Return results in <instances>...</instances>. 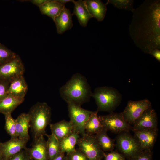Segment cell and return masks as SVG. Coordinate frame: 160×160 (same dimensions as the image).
Wrapping results in <instances>:
<instances>
[{
  "mask_svg": "<svg viewBox=\"0 0 160 160\" xmlns=\"http://www.w3.org/2000/svg\"><path fill=\"white\" fill-rule=\"evenodd\" d=\"M46 135L47 137L46 141L49 160H52L60 151L59 141L53 134Z\"/></svg>",
  "mask_w": 160,
  "mask_h": 160,
  "instance_id": "cell-26",
  "label": "cell"
},
{
  "mask_svg": "<svg viewBox=\"0 0 160 160\" xmlns=\"http://www.w3.org/2000/svg\"><path fill=\"white\" fill-rule=\"evenodd\" d=\"M64 152L60 151L58 155L52 160H66V156Z\"/></svg>",
  "mask_w": 160,
  "mask_h": 160,
  "instance_id": "cell-37",
  "label": "cell"
},
{
  "mask_svg": "<svg viewBox=\"0 0 160 160\" xmlns=\"http://www.w3.org/2000/svg\"><path fill=\"white\" fill-rule=\"evenodd\" d=\"M115 141V147L125 158L133 157L143 151L137 139L129 132L118 134Z\"/></svg>",
  "mask_w": 160,
  "mask_h": 160,
  "instance_id": "cell-5",
  "label": "cell"
},
{
  "mask_svg": "<svg viewBox=\"0 0 160 160\" xmlns=\"http://www.w3.org/2000/svg\"><path fill=\"white\" fill-rule=\"evenodd\" d=\"M9 84V82L0 79V100L7 94Z\"/></svg>",
  "mask_w": 160,
  "mask_h": 160,
  "instance_id": "cell-33",
  "label": "cell"
},
{
  "mask_svg": "<svg viewBox=\"0 0 160 160\" xmlns=\"http://www.w3.org/2000/svg\"><path fill=\"white\" fill-rule=\"evenodd\" d=\"M151 108V103L147 99L138 101L130 100L121 113L126 121L132 126L145 111Z\"/></svg>",
  "mask_w": 160,
  "mask_h": 160,
  "instance_id": "cell-9",
  "label": "cell"
},
{
  "mask_svg": "<svg viewBox=\"0 0 160 160\" xmlns=\"http://www.w3.org/2000/svg\"><path fill=\"white\" fill-rule=\"evenodd\" d=\"M48 0H30L29 1L39 7L46 2Z\"/></svg>",
  "mask_w": 160,
  "mask_h": 160,
  "instance_id": "cell-36",
  "label": "cell"
},
{
  "mask_svg": "<svg viewBox=\"0 0 160 160\" xmlns=\"http://www.w3.org/2000/svg\"><path fill=\"white\" fill-rule=\"evenodd\" d=\"M7 160H32L27 150V148L22 150Z\"/></svg>",
  "mask_w": 160,
  "mask_h": 160,
  "instance_id": "cell-31",
  "label": "cell"
},
{
  "mask_svg": "<svg viewBox=\"0 0 160 160\" xmlns=\"http://www.w3.org/2000/svg\"><path fill=\"white\" fill-rule=\"evenodd\" d=\"M50 127L51 134L54 135L59 141L73 131L71 122L65 120L50 124Z\"/></svg>",
  "mask_w": 160,
  "mask_h": 160,
  "instance_id": "cell-18",
  "label": "cell"
},
{
  "mask_svg": "<svg viewBox=\"0 0 160 160\" xmlns=\"http://www.w3.org/2000/svg\"><path fill=\"white\" fill-rule=\"evenodd\" d=\"M104 129L115 133L129 132L131 126L125 120L122 113L112 112L105 115L98 116Z\"/></svg>",
  "mask_w": 160,
  "mask_h": 160,
  "instance_id": "cell-7",
  "label": "cell"
},
{
  "mask_svg": "<svg viewBox=\"0 0 160 160\" xmlns=\"http://www.w3.org/2000/svg\"><path fill=\"white\" fill-rule=\"evenodd\" d=\"M134 136L137 140L142 151H152L158 135L157 128L136 131Z\"/></svg>",
  "mask_w": 160,
  "mask_h": 160,
  "instance_id": "cell-12",
  "label": "cell"
},
{
  "mask_svg": "<svg viewBox=\"0 0 160 160\" xmlns=\"http://www.w3.org/2000/svg\"><path fill=\"white\" fill-rule=\"evenodd\" d=\"M66 160H89L88 158L78 149L73 152L66 154Z\"/></svg>",
  "mask_w": 160,
  "mask_h": 160,
  "instance_id": "cell-30",
  "label": "cell"
},
{
  "mask_svg": "<svg viewBox=\"0 0 160 160\" xmlns=\"http://www.w3.org/2000/svg\"><path fill=\"white\" fill-rule=\"evenodd\" d=\"M28 140L18 138H11L9 140L0 143V151L4 160H7L9 158L22 150L25 149Z\"/></svg>",
  "mask_w": 160,
  "mask_h": 160,
  "instance_id": "cell-13",
  "label": "cell"
},
{
  "mask_svg": "<svg viewBox=\"0 0 160 160\" xmlns=\"http://www.w3.org/2000/svg\"><path fill=\"white\" fill-rule=\"evenodd\" d=\"M28 90V86L23 76L18 77L10 83L7 94L24 98Z\"/></svg>",
  "mask_w": 160,
  "mask_h": 160,
  "instance_id": "cell-20",
  "label": "cell"
},
{
  "mask_svg": "<svg viewBox=\"0 0 160 160\" xmlns=\"http://www.w3.org/2000/svg\"><path fill=\"white\" fill-rule=\"evenodd\" d=\"M61 97L67 104L81 106L89 101L92 92L86 78L79 73L73 74L60 89Z\"/></svg>",
  "mask_w": 160,
  "mask_h": 160,
  "instance_id": "cell-2",
  "label": "cell"
},
{
  "mask_svg": "<svg viewBox=\"0 0 160 160\" xmlns=\"http://www.w3.org/2000/svg\"><path fill=\"white\" fill-rule=\"evenodd\" d=\"M0 160H4V159L2 153L0 151Z\"/></svg>",
  "mask_w": 160,
  "mask_h": 160,
  "instance_id": "cell-39",
  "label": "cell"
},
{
  "mask_svg": "<svg viewBox=\"0 0 160 160\" xmlns=\"http://www.w3.org/2000/svg\"><path fill=\"white\" fill-rule=\"evenodd\" d=\"M107 131L103 128L95 135L100 147L104 152L113 151L115 147V140L108 136Z\"/></svg>",
  "mask_w": 160,
  "mask_h": 160,
  "instance_id": "cell-23",
  "label": "cell"
},
{
  "mask_svg": "<svg viewBox=\"0 0 160 160\" xmlns=\"http://www.w3.org/2000/svg\"><path fill=\"white\" fill-rule=\"evenodd\" d=\"M125 158H124L122 159L121 160H125Z\"/></svg>",
  "mask_w": 160,
  "mask_h": 160,
  "instance_id": "cell-40",
  "label": "cell"
},
{
  "mask_svg": "<svg viewBox=\"0 0 160 160\" xmlns=\"http://www.w3.org/2000/svg\"><path fill=\"white\" fill-rule=\"evenodd\" d=\"M28 113L34 140L41 135H45L46 128L51 120L50 106L45 102H38L31 108Z\"/></svg>",
  "mask_w": 160,
  "mask_h": 160,
  "instance_id": "cell-3",
  "label": "cell"
},
{
  "mask_svg": "<svg viewBox=\"0 0 160 160\" xmlns=\"http://www.w3.org/2000/svg\"><path fill=\"white\" fill-rule=\"evenodd\" d=\"M149 54L153 56L158 61H160V49H153Z\"/></svg>",
  "mask_w": 160,
  "mask_h": 160,
  "instance_id": "cell-35",
  "label": "cell"
},
{
  "mask_svg": "<svg viewBox=\"0 0 160 160\" xmlns=\"http://www.w3.org/2000/svg\"><path fill=\"white\" fill-rule=\"evenodd\" d=\"M107 4H111L119 9L130 11L132 12L135 8L133 0H108Z\"/></svg>",
  "mask_w": 160,
  "mask_h": 160,
  "instance_id": "cell-27",
  "label": "cell"
},
{
  "mask_svg": "<svg viewBox=\"0 0 160 160\" xmlns=\"http://www.w3.org/2000/svg\"><path fill=\"white\" fill-rule=\"evenodd\" d=\"M92 97L97 106V111L113 112L121 103L122 96L116 89L112 87L102 86L96 88Z\"/></svg>",
  "mask_w": 160,
  "mask_h": 160,
  "instance_id": "cell-4",
  "label": "cell"
},
{
  "mask_svg": "<svg viewBox=\"0 0 160 160\" xmlns=\"http://www.w3.org/2000/svg\"><path fill=\"white\" fill-rule=\"evenodd\" d=\"M67 104L70 121L72 124L73 131L82 136L86 133L85 123L93 111L84 109L81 106L73 103Z\"/></svg>",
  "mask_w": 160,
  "mask_h": 160,
  "instance_id": "cell-8",
  "label": "cell"
},
{
  "mask_svg": "<svg viewBox=\"0 0 160 160\" xmlns=\"http://www.w3.org/2000/svg\"><path fill=\"white\" fill-rule=\"evenodd\" d=\"M15 121L16 130L18 138L28 141L30 138L28 130L30 128V119L28 113H21Z\"/></svg>",
  "mask_w": 160,
  "mask_h": 160,
  "instance_id": "cell-17",
  "label": "cell"
},
{
  "mask_svg": "<svg viewBox=\"0 0 160 160\" xmlns=\"http://www.w3.org/2000/svg\"><path fill=\"white\" fill-rule=\"evenodd\" d=\"M56 1L59 3L63 4H65V3L70 2L74 3L75 1L73 0H56Z\"/></svg>",
  "mask_w": 160,
  "mask_h": 160,
  "instance_id": "cell-38",
  "label": "cell"
},
{
  "mask_svg": "<svg viewBox=\"0 0 160 160\" xmlns=\"http://www.w3.org/2000/svg\"><path fill=\"white\" fill-rule=\"evenodd\" d=\"M85 4L91 15L98 21H101L104 19L107 9L106 3L100 0H84Z\"/></svg>",
  "mask_w": 160,
  "mask_h": 160,
  "instance_id": "cell-15",
  "label": "cell"
},
{
  "mask_svg": "<svg viewBox=\"0 0 160 160\" xmlns=\"http://www.w3.org/2000/svg\"><path fill=\"white\" fill-rule=\"evenodd\" d=\"M17 55L15 52L0 43V65L13 59Z\"/></svg>",
  "mask_w": 160,
  "mask_h": 160,
  "instance_id": "cell-29",
  "label": "cell"
},
{
  "mask_svg": "<svg viewBox=\"0 0 160 160\" xmlns=\"http://www.w3.org/2000/svg\"><path fill=\"white\" fill-rule=\"evenodd\" d=\"M74 11L73 15H75L77 17L80 24L85 27L89 20L93 18L89 13L85 4L84 1L81 0L75 1Z\"/></svg>",
  "mask_w": 160,
  "mask_h": 160,
  "instance_id": "cell-21",
  "label": "cell"
},
{
  "mask_svg": "<svg viewBox=\"0 0 160 160\" xmlns=\"http://www.w3.org/2000/svg\"><path fill=\"white\" fill-rule=\"evenodd\" d=\"M78 149L89 160H101L105 153L100 147L94 135L85 133L78 139Z\"/></svg>",
  "mask_w": 160,
  "mask_h": 160,
  "instance_id": "cell-6",
  "label": "cell"
},
{
  "mask_svg": "<svg viewBox=\"0 0 160 160\" xmlns=\"http://www.w3.org/2000/svg\"><path fill=\"white\" fill-rule=\"evenodd\" d=\"M73 15L69 9L65 7L54 20L57 33L62 34L71 29L73 26L72 19Z\"/></svg>",
  "mask_w": 160,
  "mask_h": 160,
  "instance_id": "cell-16",
  "label": "cell"
},
{
  "mask_svg": "<svg viewBox=\"0 0 160 160\" xmlns=\"http://www.w3.org/2000/svg\"><path fill=\"white\" fill-rule=\"evenodd\" d=\"M1 142L0 141V143Z\"/></svg>",
  "mask_w": 160,
  "mask_h": 160,
  "instance_id": "cell-41",
  "label": "cell"
},
{
  "mask_svg": "<svg viewBox=\"0 0 160 160\" xmlns=\"http://www.w3.org/2000/svg\"><path fill=\"white\" fill-rule=\"evenodd\" d=\"M24 100V98L7 94L0 100V113L4 115L11 114L14 110L23 102Z\"/></svg>",
  "mask_w": 160,
  "mask_h": 160,
  "instance_id": "cell-19",
  "label": "cell"
},
{
  "mask_svg": "<svg viewBox=\"0 0 160 160\" xmlns=\"http://www.w3.org/2000/svg\"><path fill=\"white\" fill-rule=\"evenodd\" d=\"M5 119V129L7 133L12 138H18L16 130V121L11 114L4 115Z\"/></svg>",
  "mask_w": 160,
  "mask_h": 160,
  "instance_id": "cell-28",
  "label": "cell"
},
{
  "mask_svg": "<svg viewBox=\"0 0 160 160\" xmlns=\"http://www.w3.org/2000/svg\"><path fill=\"white\" fill-rule=\"evenodd\" d=\"M79 137L78 133L73 131L70 135L61 140L59 141L60 151L66 154L75 151Z\"/></svg>",
  "mask_w": 160,
  "mask_h": 160,
  "instance_id": "cell-24",
  "label": "cell"
},
{
  "mask_svg": "<svg viewBox=\"0 0 160 160\" xmlns=\"http://www.w3.org/2000/svg\"><path fill=\"white\" fill-rule=\"evenodd\" d=\"M158 118L155 110L152 108L145 111L131 126V130L136 131L157 128Z\"/></svg>",
  "mask_w": 160,
  "mask_h": 160,
  "instance_id": "cell-11",
  "label": "cell"
},
{
  "mask_svg": "<svg viewBox=\"0 0 160 160\" xmlns=\"http://www.w3.org/2000/svg\"><path fill=\"white\" fill-rule=\"evenodd\" d=\"M44 136L34 140L32 147L27 148L32 160H49L47 142Z\"/></svg>",
  "mask_w": 160,
  "mask_h": 160,
  "instance_id": "cell-14",
  "label": "cell"
},
{
  "mask_svg": "<svg viewBox=\"0 0 160 160\" xmlns=\"http://www.w3.org/2000/svg\"><path fill=\"white\" fill-rule=\"evenodd\" d=\"M110 152L105 153L104 160H121L124 158L121 153L116 151H112Z\"/></svg>",
  "mask_w": 160,
  "mask_h": 160,
  "instance_id": "cell-34",
  "label": "cell"
},
{
  "mask_svg": "<svg viewBox=\"0 0 160 160\" xmlns=\"http://www.w3.org/2000/svg\"><path fill=\"white\" fill-rule=\"evenodd\" d=\"M39 7L42 14L48 16L54 20L65 7V4L59 3L56 0H48Z\"/></svg>",
  "mask_w": 160,
  "mask_h": 160,
  "instance_id": "cell-22",
  "label": "cell"
},
{
  "mask_svg": "<svg viewBox=\"0 0 160 160\" xmlns=\"http://www.w3.org/2000/svg\"><path fill=\"white\" fill-rule=\"evenodd\" d=\"M132 13L128 31L134 44L145 53L160 49V0H145Z\"/></svg>",
  "mask_w": 160,
  "mask_h": 160,
  "instance_id": "cell-1",
  "label": "cell"
},
{
  "mask_svg": "<svg viewBox=\"0 0 160 160\" xmlns=\"http://www.w3.org/2000/svg\"><path fill=\"white\" fill-rule=\"evenodd\" d=\"M152 151H143L136 156L128 160H153Z\"/></svg>",
  "mask_w": 160,
  "mask_h": 160,
  "instance_id": "cell-32",
  "label": "cell"
},
{
  "mask_svg": "<svg viewBox=\"0 0 160 160\" xmlns=\"http://www.w3.org/2000/svg\"><path fill=\"white\" fill-rule=\"evenodd\" d=\"M98 112L97 111H93L86 121L85 124L84 129L87 134L94 135L103 129L97 116Z\"/></svg>",
  "mask_w": 160,
  "mask_h": 160,
  "instance_id": "cell-25",
  "label": "cell"
},
{
  "mask_svg": "<svg viewBox=\"0 0 160 160\" xmlns=\"http://www.w3.org/2000/svg\"><path fill=\"white\" fill-rule=\"evenodd\" d=\"M24 70L22 61L17 55L13 59L0 65V79L10 83L16 78L23 76Z\"/></svg>",
  "mask_w": 160,
  "mask_h": 160,
  "instance_id": "cell-10",
  "label": "cell"
}]
</instances>
